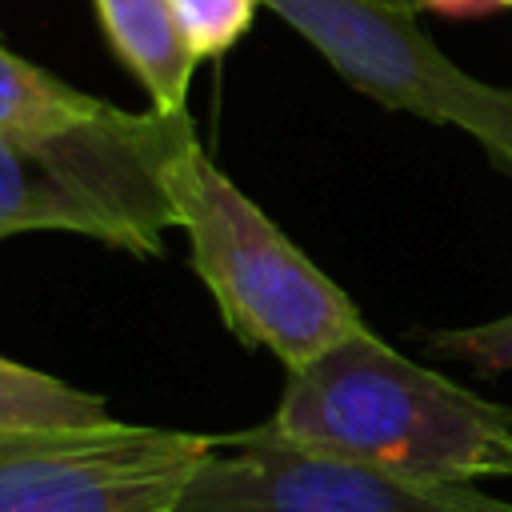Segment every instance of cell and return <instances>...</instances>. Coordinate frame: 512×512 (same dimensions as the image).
<instances>
[{"mask_svg": "<svg viewBox=\"0 0 512 512\" xmlns=\"http://www.w3.org/2000/svg\"><path fill=\"white\" fill-rule=\"evenodd\" d=\"M268 428L416 480L512 476V404L408 360L368 328L292 368Z\"/></svg>", "mask_w": 512, "mask_h": 512, "instance_id": "6da1fadb", "label": "cell"}, {"mask_svg": "<svg viewBox=\"0 0 512 512\" xmlns=\"http://www.w3.org/2000/svg\"><path fill=\"white\" fill-rule=\"evenodd\" d=\"M196 144L184 112L104 108L40 136H0V240L80 232L132 256H160L176 228L168 172Z\"/></svg>", "mask_w": 512, "mask_h": 512, "instance_id": "7a4b0ae2", "label": "cell"}, {"mask_svg": "<svg viewBox=\"0 0 512 512\" xmlns=\"http://www.w3.org/2000/svg\"><path fill=\"white\" fill-rule=\"evenodd\" d=\"M168 188L192 268L244 344L292 372L364 328L348 292L208 160L200 140L176 156Z\"/></svg>", "mask_w": 512, "mask_h": 512, "instance_id": "3957f363", "label": "cell"}, {"mask_svg": "<svg viewBox=\"0 0 512 512\" xmlns=\"http://www.w3.org/2000/svg\"><path fill=\"white\" fill-rule=\"evenodd\" d=\"M356 92L384 108L468 132L512 176V88L456 68L416 24L384 0H264Z\"/></svg>", "mask_w": 512, "mask_h": 512, "instance_id": "277c9868", "label": "cell"}, {"mask_svg": "<svg viewBox=\"0 0 512 512\" xmlns=\"http://www.w3.org/2000/svg\"><path fill=\"white\" fill-rule=\"evenodd\" d=\"M212 436L108 420L0 428V512H172Z\"/></svg>", "mask_w": 512, "mask_h": 512, "instance_id": "5b68a950", "label": "cell"}, {"mask_svg": "<svg viewBox=\"0 0 512 512\" xmlns=\"http://www.w3.org/2000/svg\"><path fill=\"white\" fill-rule=\"evenodd\" d=\"M172 512H512L476 484L400 476L276 436L268 424L212 444Z\"/></svg>", "mask_w": 512, "mask_h": 512, "instance_id": "8992f818", "label": "cell"}, {"mask_svg": "<svg viewBox=\"0 0 512 512\" xmlns=\"http://www.w3.org/2000/svg\"><path fill=\"white\" fill-rule=\"evenodd\" d=\"M96 20L116 60L140 80L156 112H184L192 68V44L180 28L172 0H92Z\"/></svg>", "mask_w": 512, "mask_h": 512, "instance_id": "52a82bcc", "label": "cell"}, {"mask_svg": "<svg viewBox=\"0 0 512 512\" xmlns=\"http://www.w3.org/2000/svg\"><path fill=\"white\" fill-rule=\"evenodd\" d=\"M108 104L20 60L0 44V136H40L80 124Z\"/></svg>", "mask_w": 512, "mask_h": 512, "instance_id": "ba28073f", "label": "cell"}, {"mask_svg": "<svg viewBox=\"0 0 512 512\" xmlns=\"http://www.w3.org/2000/svg\"><path fill=\"white\" fill-rule=\"evenodd\" d=\"M108 420L100 396L0 356V428H96Z\"/></svg>", "mask_w": 512, "mask_h": 512, "instance_id": "9c48e42d", "label": "cell"}, {"mask_svg": "<svg viewBox=\"0 0 512 512\" xmlns=\"http://www.w3.org/2000/svg\"><path fill=\"white\" fill-rule=\"evenodd\" d=\"M196 60H220L248 28L264 0H172Z\"/></svg>", "mask_w": 512, "mask_h": 512, "instance_id": "30bf717a", "label": "cell"}, {"mask_svg": "<svg viewBox=\"0 0 512 512\" xmlns=\"http://www.w3.org/2000/svg\"><path fill=\"white\" fill-rule=\"evenodd\" d=\"M428 344L444 356L476 364L480 372H508L512 368V312L500 316V320L472 324V328L428 332Z\"/></svg>", "mask_w": 512, "mask_h": 512, "instance_id": "8fae6325", "label": "cell"}, {"mask_svg": "<svg viewBox=\"0 0 512 512\" xmlns=\"http://www.w3.org/2000/svg\"><path fill=\"white\" fill-rule=\"evenodd\" d=\"M420 8L436 16H484L496 8H512V0H420Z\"/></svg>", "mask_w": 512, "mask_h": 512, "instance_id": "7c38bea8", "label": "cell"}, {"mask_svg": "<svg viewBox=\"0 0 512 512\" xmlns=\"http://www.w3.org/2000/svg\"><path fill=\"white\" fill-rule=\"evenodd\" d=\"M384 4H396V8H408V12H420V0H384Z\"/></svg>", "mask_w": 512, "mask_h": 512, "instance_id": "4fadbf2b", "label": "cell"}]
</instances>
